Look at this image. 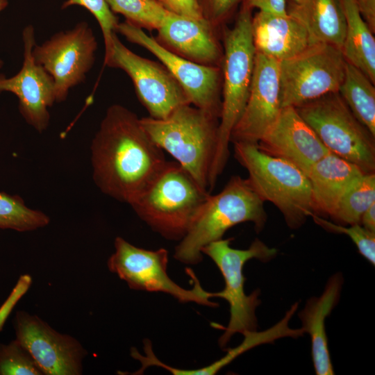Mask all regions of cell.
<instances>
[{"mask_svg":"<svg viewBox=\"0 0 375 375\" xmlns=\"http://www.w3.org/2000/svg\"><path fill=\"white\" fill-rule=\"evenodd\" d=\"M92 178L104 194L130 205L165 166V153L138 115L120 104L108 108L90 147Z\"/></svg>","mask_w":375,"mask_h":375,"instance_id":"obj_1","label":"cell"},{"mask_svg":"<svg viewBox=\"0 0 375 375\" xmlns=\"http://www.w3.org/2000/svg\"><path fill=\"white\" fill-rule=\"evenodd\" d=\"M265 201L247 178L233 176L219 193L209 194L185 235L175 247L174 258L187 265L203 260L202 249L222 239L227 230L244 222H252L257 233L267 222Z\"/></svg>","mask_w":375,"mask_h":375,"instance_id":"obj_2","label":"cell"},{"mask_svg":"<svg viewBox=\"0 0 375 375\" xmlns=\"http://www.w3.org/2000/svg\"><path fill=\"white\" fill-rule=\"evenodd\" d=\"M140 120L155 143L210 192V174L217 148L219 119L192 104H185L165 119L146 117Z\"/></svg>","mask_w":375,"mask_h":375,"instance_id":"obj_3","label":"cell"},{"mask_svg":"<svg viewBox=\"0 0 375 375\" xmlns=\"http://www.w3.org/2000/svg\"><path fill=\"white\" fill-rule=\"evenodd\" d=\"M251 9L241 6L233 27L224 35L222 58V101L219 139L210 174L212 190L230 155L231 131L247 103L253 76L256 49Z\"/></svg>","mask_w":375,"mask_h":375,"instance_id":"obj_4","label":"cell"},{"mask_svg":"<svg viewBox=\"0 0 375 375\" xmlns=\"http://www.w3.org/2000/svg\"><path fill=\"white\" fill-rule=\"evenodd\" d=\"M210 194L177 162L167 161L130 206L153 231L180 241Z\"/></svg>","mask_w":375,"mask_h":375,"instance_id":"obj_5","label":"cell"},{"mask_svg":"<svg viewBox=\"0 0 375 375\" xmlns=\"http://www.w3.org/2000/svg\"><path fill=\"white\" fill-rule=\"evenodd\" d=\"M233 144L234 156L247 169L254 191L281 211L290 228L301 227L313 215L307 175L293 164L264 153L257 144Z\"/></svg>","mask_w":375,"mask_h":375,"instance_id":"obj_6","label":"cell"},{"mask_svg":"<svg viewBox=\"0 0 375 375\" xmlns=\"http://www.w3.org/2000/svg\"><path fill=\"white\" fill-rule=\"evenodd\" d=\"M294 108L331 153L355 165L363 174L375 173V136L338 92Z\"/></svg>","mask_w":375,"mask_h":375,"instance_id":"obj_7","label":"cell"},{"mask_svg":"<svg viewBox=\"0 0 375 375\" xmlns=\"http://www.w3.org/2000/svg\"><path fill=\"white\" fill-rule=\"evenodd\" d=\"M232 240L233 238H222L210 242L201 250L219 268L225 282L223 290L210 293L211 298H222L229 304L230 319L228 326L222 328L224 332L218 340L222 348L227 345L235 333L257 330L256 310L260 303V290H256L249 295L245 293L243 274L245 263L254 258L267 262L277 254L275 248L268 247L258 238L247 249L231 247Z\"/></svg>","mask_w":375,"mask_h":375,"instance_id":"obj_8","label":"cell"},{"mask_svg":"<svg viewBox=\"0 0 375 375\" xmlns=\"http://www.w3.org/2000/svg\"><path fill=\"white\" fill-rule=\"evenodd\" d=\"M346 62L342 50L328 44L309 45L296 56L279 61L281 108L297 107L338 92Z\"/></svg>","mask_w":375,"mask_h":375,"instance_id":"obj_9","label":"cell"},{"mask_svg":"<svg viewBox=\"0 0 375 375\" xmlns=\"http://www.w3.org/2000/svg\"><path fill=\"white\" fill-rule=\"evenodd\" d=\"M114 247L115 252L108 260V268L126 281L131 289L166 293L182 303L194 302L213 308L219 306L210 300L211 292L202 288L191 269L187 268L186 272L194 283L192 289H185L171 279L167 272V249L140 248L122 237L115 238Z\"/></svg>","mask_w":375,"mask_h":375,"instance_id":"obj_10","label":"cell"},{"mask_svg":"<svg viewBox=\"0 0 375 375\" xmlns=\"http://www.w3.org/2000/svg\"><path fill=\"white\" fill-rule=\"evenodd\" d=\"M104 65L125 72L134 85L139 101L150 117L162 119L181 106L191 104L185 92L162 64L128 49L115 33L105 49Z\"/></svg>","mask_w":375,"mask_h":375,"instance_id":"obj_11","label":"cell"},{"mask_svg":"<svg viewBox=\"0 0 375 375\" xmlns=\"http://www.w3.org/2000/svg\"><path fill=\"white\" fill-rule=\"evenodd\" d=\"M97 49L93 31L85 22L55 33L42 44H35L33 58L52 77L56 102L64 101L70 89L85 81L94 65Z\"/></svg>","mask_w":375,"mask_h":375,"instance_id":"obj_12","label":"cell"},{"mask_svg":"<svg viewBox=\"0 0 375 375\" xmlns=\"http://www.w3.org/2000/svg\"><path fill=\"white\" fill-rule=\"evenodd\" d=\"M117 31L128 41L155 56L181 85L192 105L219 119L222 75L220 67L201 65L183 58L162 46L142 28L127 21L119 23Z\"/></svg>","mask_w":375,"mask_h":375,"instance_id":"obj_13","label":"cell"},{"mask_svg":"<svg viewBox=\"0 0 375 375\" xmlns=\"http://www.w3.org/2000/svg\"><path fill=\"white\" fill-rule=\"evenodd\" d=\"M17 339L44 375H80L86 349L74 337L62 334L38 316L17 311L13 319Z\"/></svg>","mask_w":375,"mask_h":375,"instance_id":"obj_14","label":"cell"},{"mask_svg":"<svg viewBox=\"0 0 375 375\" xmlns=\"http://www.w3.org/2000/svg\"><path fill=\"white\" fill-rule=\"evenodd\" d=\"M281 109L279 61L256 51L248 99L231 131L230 143L258 144L275 123Z\"/></svg>","mask_w":375,"mask_h":375,"instance_id":"obj_15","label":"cell"},{"mask_svg":"<svg viewBox=\"0 0 375 375\" xmlns=\"http://www.w3.org/2000/svg\"><path fill=\"white\" fill-rule=\"evenodd\" d=\"M22 38V67L12 77L0 74V93L10 92L15 94L22 116L35 130L42 133L49 124V108L56 102L55 85L50 74L33 58L32 51L35 40L31 25L24 29Z\"/></svg>","mask_w":375,"mask_h":375,"instance_id":"obj_16","label":"cell"},{"mask_svg":"<svg viewBox=\"0 0 375 375\" xmlns=\"http://www.w3.org/2000/svg\"><path fill=\"white\" fill-rule=\"evenodd\" d=\"M257 145L264 153L293 164L307 176L311 167L330 152L293 106L281 109Z\"/></svg>","mask_w":375,"mask_h":375,"instance_id":"obj_17","label":"cell"},{"mask_svg":"<svg viewBox=\"0 0 375 375\" xmlns=\"http://www.w3.org/2000/svg\"><path fill=\"white\" fill-rule=\"evenodd\" d=\"M215 27L204 19L169 12L155 38L162 46L192 62L220 67L223 53Z\"/></svg>","mask_w":375,"mask_h":375,"instance_id":"obj_18","label":"cell"},{"mask_svg":"<svg viewBox=\"0 0 375 375\" xmlns=\"http://www.w3.org/2000/svg\"><path fill=\"white\" fill-rule=\"evenodd\" d=\"M256 51L278 61L299 53L310 45L308 32L294 17L259 10L252 17Z\"/></svg>","mask_w":375,"mask_h":375,"instance_id":"obj_19","label":"cell"},{"mask_svg":"<svg viewBox=\"0 0 375 375\" xmlns=\"http://www.w3.org/2000/svg\"><path fill=\"white\" fill-rule=\"evenodd\" d=\"M362 174L355 165L331 152L317 161L308 175L313 215L332 217L344 193Z\"/></svg>","mask_w":375,"mask_h":375,"instance_id":"obj_20","label":"cell"},{"mask_svg":"<svg viewBox=\"0 0 375 375\" xmlns=\"http://www.w3.org/2000/svg\"><path fill=\"white\" fill-rule=\"evenodd\" d=\"M342 283V274H333L328 278L322 294L308 299L299 313L301 328L310 337L311 355L317 375L335 374L328 349L325 319L339 301Z\"/></svg>","mask_w":375,"mask_h":375,"instance_id":"obj_21","label":"cell"},{"mask_svg":"<svg viewBox=\"0 0 375 375\" xmlns=\"http://www.w3.org/2000/svg\"><path fill=\"white\" fill-rule=\"evenodd\" d=\"M287 12L305 27L310 45L328 44L342 49L347 22L341 0H302L290 3Z\"/></svg>","mask_w":375,"mask_h":375,"instance_id":"obj_22","label":"cell"},{"mask_svg":"<svg viewBox=\"0 0 375 375\" xmlns=\"http://www.w3.org/2000/svg\"><path fill=\"white\" fill-rule=\"evenodd\" d=\"M346 17L347 31L342 47L345 60L375 82V40L362 18L356 0H341Z\"/></svg>","mask_w":375,"mask_h":375,"instance_id":"obj_23","label":"cell"},{"mask_svg":"<svg viewBox=\"0 0 375 375\" xmlns=\"http://www.w3.org/2000/svg\"><path fill=\"white\" fill-rule=\"evenodd\" d=\"M355 117L375 136V88L359 69L346 62L338 92Z\"/></svg>","mask_w":375,"mask_h":375,"instance_id":"obj_24","label":"cell"},{"mask_svg":"<svg viewBox=\"0 0 375 375\" xmlns=\"http://www.w3.org/2000/svg\"><path fill=\"white\" fill-rule=\"evenodd\" d=\"M298 306L299 303L295 302L278 322L267 330L259 332L257 330L244 332L242 334L244 339L240 344L228 350L226 354L219 360L208 366L199 368V374H215L237 357L256 346L272 343L283 338H297L301 337L305 333L302 328H292L289 325L292 316L298 309Z\"/></svg>","mask_w":375,"mask_h":375,"instance_id":"obj_25","label":"cell"},{"mask_svg":"<svg viewBox=\"0 0 375 375\" xmlns=\"http://www.w3.org/2000/svg\"><path fill=\"white\" fill-rule=\"evenodd\" d=\"M375 203V173L363 174L347 190L331 217L342 224H360L363 212Z\"/></svg>","mask_w":375,"mask_h":375,"instance_id":"obj_26","label":"cell"},{"mask_svg":"<svg viewBox=\"0 0 375 375\" xmlns=\"http://www.w3.org/2000/svg\"><path fill=\"white\" fill-rule=\"evenodd\" d=\"M49 222L48 215L28 208L20 197L0 192V228L26 232L43 228Z\"/></svg>","mask_w":375,"mask_h":375,"instance_id":"obj_27","label":"cell"},{"mask_svg":"<svg viewBox=\"0 0 375 375\" xmlns=\"http://www.w3.org/2000/svg\"><path fill=\"white\" fill-rule=\"evenodd\" d=\"M111 11L126 21L148 30H158L169 13L158 0H106Z\"/></svg>","mask_w":375,"mask_h":375,"instance_id":"obj_28","label":"cell"},{"mask_svg":"<svg viewBox=\"0 0 375 375\" xmlns=\"http://www.w3.org/2000/svg\"><path fill=\"white\" fill-rule=\"evenodd\" d=\"M0 375H44L29 352L15 339L0 344Z\"/></svg>","mask_w":375,"mask_h":375,"instance_id":"obj_29","label":"cell"},{"mask_svg":"<svg viewBox=\"0 0 375 375\" xmlns=\"http://www.w3.org/2000/svg\"><path fill=\"white\" fill-rule=\"evenodd\" d=\"M314 222L327 231L345 234L356 244L359 253L372 265H375V233L364 228L360 224H351L345 227L340 224L333 223L324 217L316 215H311Z\"/></svg>","mask_w":375,"mask_h":375,"instance_id":"obj_30","label":"cell"},{"mask_svg":"<svg viewBox=\"0 0 375 375\" xmlns=\"http://www.w3.org/2000/svg\"><path fill=\"white\" fill-rule=\"evenodd\" d=\"M74 5L84 7L94 16L101 29L105 49H107L110 44L112 35L116 33L119 22L106 0H67L62 8Z\"/></svg>","mask_w":375,"mask_h":375,"instance_id":"obj_31","label":"cell"},{"mask_svg":"<svg viewBox=\"0 0 375 375\" xmlns=\"http://www.w3.org/2000/svg\"><path fill=\"white\" fill-rule=\"evenodd\" d=\"M241 0H199L202 17L215 28L224 22Z\"/></svg>","mask_w":375,"mask_h":375,"instance_id":"obj_32","label":"cell"},{"mask_svg":"<svg viewBox=\"0 0 375 375\" xmlns=\"http://www.w3.org/2000/svg\"><path fill=\"white\" fill-rule=\"evenodd\" d=\"M30 282H31L30 276L27 275L21 276L10 297L0 308V331L2 330L7 316L9 315L18 299L26 292L30 285Z\"/></svg>","mask_w":375,"mask_h":375,"instance_id":"obj_33","label":"cell"},{"mask_svg":"<svg viewBox=\"0 0 375 375\" xmlns=\"http://www.w3.org/2000/svg\"><path fill=\"white\" fill-rule=\"evenodd\" d=\"M165 8L176 14L194 19H203L199 0H165Z\"/></svg>","mask_w":375,"mask_h":375,"instance_id":"obj_34","label":"cell"},{"mask_svg":"<svg viewBox=\"0 0 375 375\" xmlns=\"http://www.w3.org/2000/svg\"><path fill=\"white\" fill-rule=\"evenodd\" d=\"M242 6L249 9L256 8L260 11L285 16L288 15L285 0H241Z\"/></svg>","mask_w":375,"mask_h":375,"instance_id":"obj_35","label":"cell"},{"mask_svg":"<svg viewBox=\"0 0 375 375\" xmlns=\"http://www.w3.org/2000/svg\"><path fill=\"white\" fill-rule=\"evenodd\" d=\"M358 10L370 29L375 30V0H356Z\"/></svg>","mask_w":375,"mask_h":375,"instance_id":"obj_36","label":"cell"},{"mask_svg":"<svg viewBox=\"0 0 375 375\" xmlns=\"http://www.w3.org/2000/svg\"><path fill=\"white\" fill-rule=\"evenodd\" d=\"M360 224L366 229L375 233V203L363 212Z\"/></svg>","mask_w":375,"mask_h":375,"instance_id":"obj_37","label":"cell"},{"mask_svg":"<svg viewBox=\"0 0 375 375\" xmlns=\"http://www.w3.org/2000/svg\"><path fill=\"white\" fill-rule=\"evenodd\" d=\"M8 5L7 0H0V12L2 11ZM3 66V61L0 59V69Z\"/></svg>","mask_w":375,"mask_h":375,"instance_id":"obj_38","label":"cell"},{"mask_svg":"<svg viewBox=\"0 0 375 375\" xmlns=\"http://www.w3.org/2000/svg\"><path fill=\"white\" fill-rule=\"evenodd\" d=\"M302 0H290L291 3H297L301 1Z\"/></svg>","mask_w":375,"mask_h":375,"instance_id":"obj_39","label":"cell"},{"mask_svg":"<svg viewBox=\"0 0 375 375\" xmlns=\"http://www.w3.org/2000/svg\"><path fill=\"white\" fill-rule=\"evenodd\" d=\"M165 7V0H158Z\"/></svg>","mask_w":375,"mask_h":375,"instance_id":"obj_40","label":"cell"}]
</instances>
